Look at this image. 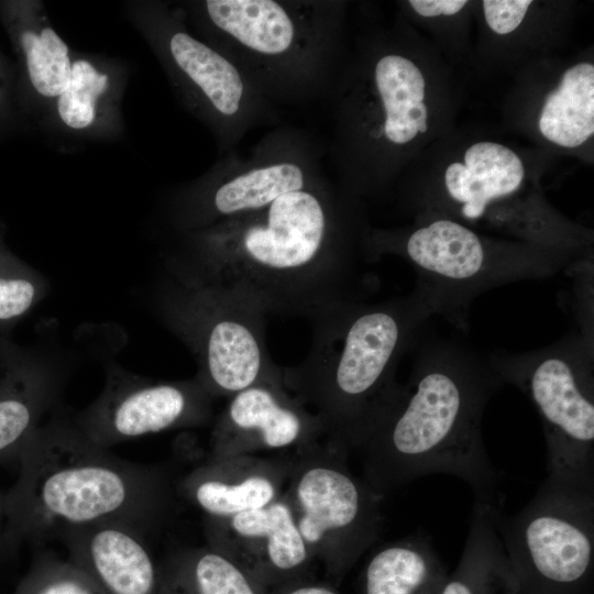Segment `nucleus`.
I'll list each match as a JSON object with an SVG mask.
<instances>
[{
	"instance_id": "4468645a",
	"label": "nucleus",
	"mask_w": 594,
	"mask_h": 594,
	"mask_svg": "<svg viewBox=\"0 0 594 594\" xmlns=\"http://www.w3.org/2000/svg\"><path fill=\"white\" fill-rule=\"evenodd\" d=\"M208 546L227 556L271 593L305 580L314 561L282 496L231 517L206 519Z\"/></svg>"
},
{
	"instance_id": "7ed1b4c3",
	"label": "nucleus",
	"mask_w": 594,
	"mask_h": 594,
	"mask_svg": "<svg viewBox=\"0 0 594 594\" xmlns=\"http://www.w3.org/2000/svg\"><path fill=\"white\" fill-rule=\"evenodd\" d=\"M18 463V479L3 493L8 553L23 542L100 522L127 524L144 534L170 499L164 471L110 453L57 411L36 429Z\"/></svg>"
},
{
	"instance_id": "1a4fd4ad",
	"label": "nucleus",
	"mask_w": 594,
	"mask_h": 594,
	"mask_svg": "<svg viewBox=\"0 0 594 594\" xmlns=\"http://www.w3.org/2000/svg\"><path fill=\"white\" fill-rule=\"evenodd\" d=\"M211 399L195 378L154 381L111 366L101 394L73 420L90 441L109 449L146 435L202 425L210 419Z\"/></svg>"
},
{
	"instance_id": "20e7f679",
	"label": "nucleus",
	"mask_w": 594,
	"mask_h": 594,
	"mask_svg": "<svg viewBox=\"0 0 594 594\" xmlns=\"http://www.w3.org/2000/svg\"><path fill=\"white\" fill-rule=\"evenodd\" d=\"M438 310L420 288L375 305L344 299L315 317L307 359L283 372L286 388L319 419L327 446L344 455L360 449L399 400L395 380L404 351Z\"/></svg>"
},
{
	"instance_id": "393cba45",
	"label": "nucleus",
	"mask_w": 594,
	"mask_h": 594,
	"mask_svg": "<svg viewBox=\"0 0 594 594\" xmlns=\"http://www.w3.org/2000/svg\"><path fill=\"white\" fill-rule=\"evenodd\" d=\"M161 566L170 594H272L208 544L174 553Z\"/></svg>"
},
{
	"instance_id": "423d86ee",
	"label": "nucleus",
	"mask_w": 594,
	"mask_h": 594,
	"mask_svg": "<svg viewBox=\"0 0 594 594\" xmlns=\"http://www.w3.org/2000/svg\"><path fill=\"white\" fill-rule=\"evenodd\" d=\"M176 282L163 312L193 352L195 380L212 398L283 377L266 352L265 314L220 287L177 275Z\"/></svg>"
},
{
	"instance_id": "6ab92c4d",
	"label": "nucleus",
	"mask_w": 594,
	"mask_h": 594,
	"mask_svg": "<svg viewBox=\"0 0 594 594\" xmlns=\"http://www.w3.org/2000/svg\"><path fill=\"white\" fill-rule=\"evenodd\" d=\"M524 177L525 167L516 152L497 142L481 141L448 165L443 182L450 198L461 206V215L475 220L492 201L517 191Z\"/></svg>"
},
{
	"instance_id": "9b49d317",
	"label": "nucleus",
	"mask_w": 594,
	"mask_h": 594,
	"mask_svg": "<svg viewBox=\"0 0 594 594\" xmlns=\"http://www.w3.org/2000/svg\"><path fill=\"white\" fill-rule=\"evenodd\" d=\"M122 9L188 106L207 118H229L239 111L244 84L232 63L193 36L162 3L131 0Z\"/></svg>"
},
{
	"instance_id": "f3484780",
	"label": "nucleus",
	"mask_w": 594,
	"mask_h": 594,
	"mask_svg": "<svg viewBox=\"0 0 594 594\" xmlns=\"http://www.w3.org/2000/svg\"><path fill=\"white\" fill-rule=\"evenodd\" d=\"M293 466L254 454L206 458L182 480L180 491L206 519L227 518L282 497Z\"/></svg>"
},
{
	"instance_id": "cd10ccee",
	"label": "nucleus",
	"mask_w": 594,
	"mask_h": 594,
	"mask_svg": "<svg viewBox=\"0 0 594 594\" xmlns=\"http://www.w3.org/2000/svg\"><path fill=\"white\" fill-rule=\"evenodd\" d=\"M29 129L19 108L14 62L0 47V143Z\"/></svg>"
},
{
	"instance_id": "f03ea898",
	"label": "nucleus",
	"mask_w": 594,
	"mask_h": 594,
	"mask_svg": "<svg viewBox=\"0 0 594 594\" xmlns=\"http://www.w3.org/2000/svg\"><path fill=\"white\" fill-rule=\"evenodd\" d=\"M257 212L189 231L175 275L226 289L263 314L315 317L344 300L349 270L329 242L318 196L290 191Z\"/></svg>"
},
{
	"instance_id": "0eeeda50",
	"label": "nucleus",
	"mask_w": 594,
	"mask_h": 594,
	"mask_svg": "<svg viewBox=\"0 0 594 594\" xmlns=\"http://www.w3.org/2000/svg\"><path fill=\"white\" fill-rule=\"evenodd\" d=\"M518 386L540 416L549 476L594 482V377L581 340L513 358L490 360Z\"/></svg>"
},
{
	"instance_id": "f8f14e48",
	"label": "nucleus",
	"mask_w": 594,
	"mask_h": 594,
	"mask_svg": "<svg viewBox=\"0 0 594 594\" xmlns=\"http://www.w3.org/2000/svg\"><path fill=\"white\" fill-rule=\"evenodd\" d=\"M322 436L317 416L288 393L283 377L266 380L229 397L215 422L206 458L293 448L304 453L316 448Z\"/></svg>"
},
{
	"instance_id": "c756f323",
	"label": "nucleus",
	"mask_w": 594,
	"mask_h": 594,
	"mask_svg": "<svg viewBox=\"0 0 594 594\" xmlns=\"http://www.w3.org/2000/svg\"><path fill=\"white\" fill-rule=\"evenodd\" d=\"M410 7L420 15L435 18L440 15H453L460 12L466 4L465 0H411Z\"/></svg>"
},
{
	"instance_id": "b1692460",
	"label": "nucleus",
	"mask_w": 594,
	"mask_h": 594,
	"mask_svg": "<svg viewBox=\"0 0 594 594\" xmlns=\"http://www.w3.org/2000/svg\"><path fill=\"white\" fill-rule=\"evenodd\" d=\"M538 130L561 147L581 146L594 134V66L576 63L564 70L558 85L544 98Z\"/></svg>"
},
{
	"instance_id": "2eb2a0df",
	"label": "nucleus",
	"mask_w": 594,
	"mask_h": 594,
	"mask_svg": "<svg viewBox=\"0 0 594 594\" xmlns=\"http://www.w3.org/2000/svg\"><path fill=\"white\" fill-rule=\"evenodd\" d=\"M0 23L14 54L19 108L37 130L68 81L74 51L42 1L0 0Z\"/></svg>"
},
{
	"instance_id": "412c9836",
	"label": "nucleus",
	"mask_w": 594,
	"mask_h": 594,
	"mask_svg": "<svg viewBox=\"0 0 594 594\" xmlns=\"http://www.w3.org/2000/svg\"><path fill=\"white\" fill-rule=\"evenodd\" d=\"M447 576L430 539L411 535L373 553L363 570L362 594H439Z\"/></svg>"
},
{
	"instance_id": "a878e982",
	"label": "nucleus",
	"mask_w": 594,
	"mask_h": 594,
	"mask_svg": "<svg viewBox=\"0 0 594 594\" xmlns=\"http://www.w3.org/2000/svg\"><path fill=\"white\" fill-rule=\"evenodd\" d=\"M43 292L40 275L9 249L0 221V326L11 324L26 315Z\"/></svg>"
},
{
	"instance_id": "c85d7f7f",
	"label": "nucleus",
	"mask_w": 594,
	"mask_h": 594,
	"mask_svg": "<svg viewBox=\"0 0 594 594\" xmlns=\"http://www.w3.org/2000/svg\"><path fill=\"white\" fill-rule=\"evenodd\" d=\"M531 3L529 0H485L482 7L490 29L505 35L519 26Z\"/></svg>"
},
{
	"instance_id": "aec40b11",
	"label": "nucleus",
	"mask_w": 594,
	"mask_h": 594,
	"mask_svg": "<svg viewBox=\"0 0 594 594\" xmlns=\"http://www.w3.org/2000/svg\"><path fill=\"white\" fill-rule=\"evenodd\" d=\"M382 120L378 138L395 146L410 144L428 131L427 82L419 66L402 54H386L374 67Z\"/></svg>"
},
{
	"instance_id": "4be33fe9",
	"label": "nucleus",
	"mask_w": 594,
	"mask_h": 594,
	"mask_svg": "<svg viewBox=\"0 0 594 594\" xmlns=\"http://www.w3.org/2000/svg\"><path fill=\"white\" fill-rule=\"evenodd\" d=\"M439 594H517L516 579L490 505L474 503L461 559Z\"/></svg>"
},
{
	"instance_id": "2f4dec72",
	"label": "nucleus",
	"mask_w": 594,
	"mask_h": 594,
	"mask_svg": "<svg viewBox=\"0 0 594 594\" xmlns=\"http://www.w3.org/2000/svg\"><path fill=\"white\" fill-rule=\"evenodd\" d=\"M4 505H3V493H0V557L7 552L4 543Z\"/></svg>"
},
{
	"instance_id": "6e6552de",
	"label": "nucleus",
	"mask_w": 594,
	"mask_h": 594,
	"mask_svg": "<svg viewBox=\"0 0 594 594\" xmlns=\"http://www.w3.org/2000/svg\"><path fill=\"white\" fill-rule=\"evenodd\" d=\"M318 448L294 463L283 497L311 557L340 578L377 539L382 495L350 472L346 455Z\"/></svg>"
},
{
	"instance_id": "5701e85b",
	"label": "nucleus",
	"mask_w": 594,
	"mask_h": 594,
	"mask_svg": "<svg viewBox=\"0 0 594 594\" xmlns=\"http://www.w3.org/2000/svg\"><path fill=\"white\" fill-rule=\"evenodd\" d=\"M198 7L215 29L256 53L282 54L295 40V24L276 1L208 0Z\"/></svg>"
},
{
	"instance_id": "ddd939ff",
	"label": "nucleus",
	"mask_w": 594,
	"mask_h": 594,
	"mask_svg": "<svg viewBox=\"0 0 594 594\" xmlns=\"http://www.w3.org/2000/svg\"><path fill=\"white\" fill-rule=\"evenodd\" d=\"M130 77L125 59L74 51L68 81L37 131L64 151L120 140L125 130L122 103Z\"/></svg>"
},
{
	"instance_id": "bb28decb",
	"label": "nucleus",
	"mask_w": 594,
	"mask_h": 594,
	"mask_svg": "<svg viewBox=\"0 0 594 594\" xmlns=\"http://www.w3.org/2000/svg\"><path fill=\"white\" fill-rule=\"evenodd\" d=\"M6 594H102L92 581L74 565L53 553H41L12 592Z\"/></svg>"
},
{
	"instance_id": "7c9ffc66",
	"label": "nucleus",
	"mask_w": 594,
	"mask_h": 594,
	"mask_svg": "<svg viewBox=\"0 0 594 594\" xmlns=\"http://www.w3.org/2000/svg\"><path fill=\"white\" fill-rule=\"evenodd\" d=\"M272 594H339L334 588L329 585L300 581L292 585L285 586Z\"/></svg>"
},
{
	"instance_id": "f257e3e1",
	"label": "nucleus",
	"mask_w": 594,
	"mask_h": 594,
	"mask_svg": "<svg viewBox=\"0 0 594 594\" xmlns=\"http://www.w3.org/2000/svg\"><path fill=\"white\" fill-rule=\"evenodd\" d=\"M420 349L402 397L359 449L365 482L383 495L426 475L448 474L469 484L475 502L501 507L481 422L503 380L491 361L455 343Z\"/></svg>"
},
{
	"instance_id": "39448f33",
	"label": "nucleus",
	"mask_w": 594,
	"mask_h": 594,
	"mask_svg": "<svg viewBox=\"0 0 594 594\" xmlns=\"http://www.w3.org/2000/svg\"><path fill=\"white\" fill-rule=\"evenodd\" d=\"M517 594H591L594 482L547 476L518 513L493 508Z\"/></svg>"
},
{
	"instance_id": "9d476101",
	"label": "nucleus",
	"mask_w": 594,
	"mask_h": 594,
	"mask_svg": "<svg viewBox=\"0 0 594 594\" xmlns=\"http://www.w3.org/2000/svg\"><path fill=\"white\" fill-rule=\"evenodd\" d=\"M404 252L422 277L420 288L428 292L438 309L450 296H470L497 284L558 270L550 257L491 252L474 231L450 219H437L413 231Z\"/></svg>"
},
{
	"instance_id": "dca6fc26",
	"label": "nucleus",
	"mask_w": 594,
	"mask_h": 594,
	"mask_svg": "<svg viewBox=\"0 0 594 594\" xmlns=\"http://www.w3.org/2000/svg\"><path fill=\"white\" fill-rule=\"evenodd\" d=\"M68 560L102 594H170L161 564L143 532L121 522H100L63 531Z\"/></svg>"
},
{
	"instance_id": "a211bd4d",
	"label": "nucleus",
	"mask_w": 594,
	"mask_h": 594,
	"mask_svg": "<svg viewBox=\"0 0 594 594\" xmlns=\"http://www.w3.org/2000/svg\"><path fill=\"white\" fill-rule=\"evenodd\" d=\"M59 374L10 343H0V464L16 461L44 416L53 410Z\"/></svg>"
}]
</instances>
